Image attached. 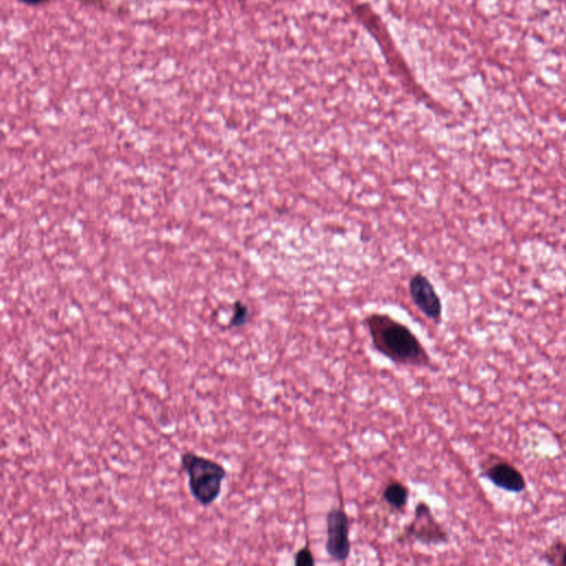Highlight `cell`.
Listing matches in <instances>:
<instances>
[{
	"label": "cell",
	"mask_w": 566,
	"mask_h": 566,
	"mask_svg": "<svg viewBox=\"0 0 566 566\" xmlns=\"http://www.w3.org/2000/svg\"><path fill=\"white\" fill-rule=\"evenodd\" d=\"M405 537H413L426 545H438L448 542V533L433 516L431 509L424 501L417 503L414 519L405 529Z\"/></svg>",
	"instance_id": "obj_4"
},
{
	"label": "cell",
	"mask_w": 566,
	"mask_h": 566,
	"mask_svg": "<svg viewBox=\"0 0 566 566\" xmlns=\"http://www.w3.org/2000/svg\"><path fill=\"white\" fill-rule=\"evenodd\" d=\"M408 288L411 300L420 312L436 324L441 323L443 303L429 279L422 273H416L409 280Z\"/></svg>",
	"instance_id": "obj_5"
},
{
	"label": "cell",
	"mask_w": 566,
	"mask_h": 566,
	"mask_svg": "<svg viewBox=\"0 0 566 566\" xmlns=\"http://www.w3.org/2000/svg\"><path fill=\"white\" fill-rule=\"evenodd\" d=\"M181 465L188 475V486L192 497L203 507H211L220 499L222 484L228 473L220 462L194 452L181 456Z\"/></svg>",
	"instance_id": "obj_2"
},
{
	"label": "cell",
	"mask_w": 566,
	"mask_h": 566,
	"mask_svg": "<svg viewBox=\"0 0 566 566\" xmlns=\"http://www.w3.org/2000/svg\"><path fill=\"white\" fill-rule=\"evenodd\" d=\"M350 518L343 507H333L326 514V554L337 563L351 556Z\"/></svg>",
	"instance_id": "obj_3"
},
{
	"label": "cell",
	"mask_w": 566,
	"mask_h": 566,
	"mask_svg": "<svg viewBox=\"0 0 566 566\" xmlns=\"http://www.w3.org/2000/svg\"><path fill=\"white\" fill-rule=\"evenodd\" d=\"M26 1H28V3H38V1H41V0H26Z\"/></svg>",
	"instance_id": "obj_11"
},
{
	"label": "cell",
	"mask_w": 566,
	"mask_h": 566,
	"mask_svg": "<svg viewBox=\"0 0 566 566\" xmlns=\"http://www.w3.org/2000/svg\"><path fill=\"white\" fill-rule=\"evenodd\" d=\"M294 564L297 566L315 565L314 556L309 546H303L294 554Z\"/></svg>",
	"instance_id": "obj_9"
},
{
	"label": "cell",
	"mask_w": 566,
	"mask_h": 566,
	"mask_svg": "<svg viewBox=\"0 0 566 566\" xmlns=\"http://www.w3.org/2000/svg\"><path fill=\"white\" fill-rule=\"evenodd\" d=\"M364 322L373 347L390 362L417 369L431 367L429 354L408 326L382 313H373Z\"/></svg>",
	"instance_id": "obj_1"
},
{
	"label": "cell",
	"mask_w": 566,
	"mask_h": 566,
	"mask_svg": "<svg viewBox=\"0 0 566 566\" xmlns=\"http://www.w3.org/2000/svg\"><path fill=\"white\" fill-rule=\"evenodd\" d=\"M383 500L394 510H405L409 499V490L401 481H390L385 487L382 494Z\"/></svg>",
	"instance_id": "obj_7"
},
{
	"label": "cell",
	"mask_w": 566,
	"mask_h": 566,
	"mask_svg": "<svg viewBox=\"0 0 566 566\" xmlns=\"http://www.w3.org/2000/svg\"><path fill=\"white\" fill-rule=\"evenodd\" d=\"M484 475L494 486L510 492L526 490V482L523 475L514 466L505 461L496 462L484 469Z\"/></svg>",
	"instance_id": "obj_6"
},
{
	"label": "cell",
	"mask_w": 566,
	"mask_h": 566,
	"mask_svg": "<svg viewBox=\"0 0 566 566\" xmlns=\"http://www.w3.org/2000/svg\"><path fill=\"white\" fill-rule=\"evenodd\" d=\"M250 318H252V314H250L249 307L243 302L238 300L234 305L233 315L230 318L229 326L230 328H243L249 323Z\"/></svg>",
	"instance_id": "obj_8"
},
{
	"label": "cell",
	"mask_w": 566,
	"mask_h": 566,
	"mask_svg": "<svg viewBox=\"0 0 566 566\" xmlns=\"http://www.w3.org/2000/svg\"><path fill=\"white\" fill-rule=\"evenodd\" d=\"M562 560H563V564H565L566 565V548L565 551H564L563 556H562Z\"/></svg>",
	"instance_id": "obj_10"
}]
</instances>
